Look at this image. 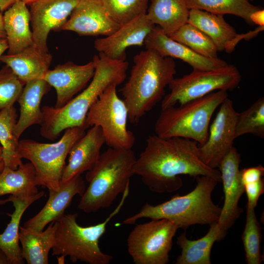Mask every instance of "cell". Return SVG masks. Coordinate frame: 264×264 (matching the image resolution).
I'll use <instances>...</instances> for the list:
<instances>
[{
    "instance_id": "836d02e7",
    "label": "cell",
    "mask_w": 264,
    "mask_h": 264,
    "mask_svg": "<svg viewBox=\"0 0 264 264\" xmlns=\"http://www.w3.org/2000/svg\"><path fill=\"white\" fill-rule=\"evenodd\" d=\"M245 134L264 137V98L260 97L243 111L238 113L236 138Z\"/></svg>"
},
{
    "instance_id": "83f0119b",
    "label": "cell",
    "mask_w": 264,
    "mask_h": 264,
    "mask_svg": "<svg viewBox=\"0 0 264 264\" xmlns=\"http://www.w3.org/2000/svg\"><path fill=\"white\" fill-rule=\"evenodd\" d=\"M187 22L207 35L215 44L218 51L224 50L237 34L235 29L225 21L223 15L221 14L191 9Z\"/></svg>"
},
{
    "instance_id": "603a6c76",
    "label": "cell",
    "mask_w": 264,
    "mask_h": 264,
    "mask_svg": "<svg viewBox=\"0 0 264 264\" xmlns=\"http://www.w3.org/2000/svg\"><path fill=\"white\" fill-rule=\"evenodd\" d=\"M4 27L8 44L7 54L18 53L34 44L30 28V15L27 5L18 0L3 15Z\"/></svg>"
},
{
    "instance_id": "ffe728a7",
    "label": "cell",
    "mask_w": 264,
    "mask_h": 264,
    "mask_svg": "<svg viewBox=\"0 0 264 264\" xmlns=\"http://www.w3.org/2000/svg\"><path fill=\"white\" fill-rule=\"evenodd\" d=\"M105 143L101 128L96 125L91 126L72 146L61 181L68 180L91 170L98 161Z\"/></svg>"
},
{
    "instance_id": "d6986e66",
    "label": "cell",
    "mask_w": 264,
    "mask_h": 264,
    "mask_svg": "<svg viewBox=\"0 0 264 264\" xmlns=\"http://www.w3.org/2000/svg\"><path fill=\"white\" fill-rule=\"evenodd\" d=\"M146 49L154 50L162 56L179 59L194 70H212L225 66L227 63L219 58H209L171 39L158 26L155 25L146 37Z\"/></svg>"
},
{
    "instance_id": "5bb4252c",
    "label": "cell",
    "mask_w": 264,
    "mask_h": 264,
    "mask_svg": "<svg viewBox=\"0 0 264 264\" xmlns=\"http://www.w3.org/2000/svg\"><path fill=\"white\" fill-rule=\"evenodd\" d=\"M146 14L120 25L110 35L96 39L94 43L95 49L110 59L125 61L127 48L143 45L146 37L155 26Z\"/></svg>"
},
{
    "instance_id": "7402d4cb",
    "label": "cell",
    "mask_w": 264,
    "mask_h": 264,
    "mask_svg": "<svg viewBox=\"0 0 264 264\" xmlns=\"http://www.w3.org/2000/svg\"><path fill=\"white\" fill-rule=\"evenodd\" d=\"M52 56L34 44L14 54L2 55L0 61L9 67L24 84L43 79L49 70Z\"/></svg>"
},
{
    "instance_id": "cb8c5ba5",
    "label": "cell",
    "mask_w": 264,
    "mask_h": 264,
    "mask_svg": "<svg viewBox=\"0 0 264 264\" xmlns=\"http://www.w3.org/2000/svg\"><path fill=\"white\" fill-rule=\"evenodd\" d=\"M50 88L43 79L30 81L24 85L17 100L20 106V114L15 126V133L19 139L28 127L42 123L43 113L41 102Z\"/></svg>"
},
{
    "instance_id": "7bdbcfd3",
    "label": "cell",
    "mask_w": 264,
    "mask_h": 264,
    "mask_svg": "<svg viewBox=\"0 0 264 264\" xmlns=\"http://www.w3.org/2000/svg\"><path fill=\"white\" fill-rule=\"evenodd\" d=\"M6 38V33L4 27L3 14L0 13V39Z\"/></svg>"
},
{
    "instance_id": "74e56055",
    "label": "cell",
    "mask_w": 264,
    "mask_h": 264,
    "mask_svg": "<svg viewBox=\"0 0 264 264\" xmlns=\"http://www.w3.org/2000/svg\"><path fill=\"white\" fill-rule=\"evenodd\" d=\"M240 178L242 184L255 182L262 178L264 168L262 165L244 168L240 170Z\"/></svg>"
},
{
    "instance_id": "30bf717a",
    "label": "cell",
    "mask_w": 264,
    "mask_h": 264,
    "mask_svg": "<svg viewBox=\"0 0 264 264\" xmlns=\"http://www.w3.org/2000/svg\"><path fill=\"white\" fill-rule=\"evenodd\" d=\"M117 87L110 85L99 96L87 114L85 126L87 128L94 125L100 127L109 147L131 149L135 138L127 129L128 110L117 95Z\"/></svg>"
},
{
    "instance_id": "9a60e30c",
    "label": "cell",
    "mask_w": 264,
    "mask_h": 264,
    "mask_svg": "<svg viewBox=\"0 0 264 264\" xmlns=\"http://www.w3.org/2000/svg\"><path fill=\"white\" fill-rule=\"evenodd\" d=\"M240 154L233 147L218 168L223 183L224 202L217 222L225 231L232 227L243 212L238 205L242 195L245 192L240 178Z\"/></svg>"
},
{
    "instance_id": "8992f818",
    "label": "cell",
    "mask_w": 264,
    "mask_h": 264,
    "mask_svg": "<svg viewBox=\"0 0 264 264\" xmlns=\"http://www.w3.org/2000/svg\"><path fill=\"white\" fill-rule=\"evenodd\" d=\"M130 185L122 194L121 199L106 220L97 224L82 226L77 222V213L64 214L57 221L55 245L53 256H68L73 263L109 264L113 257L101 250L99 240L105 233L107 225L120 211L129 194Z\"/></svg>"
},
{
    "instance_id": "f35d334b",
    "label": "cell",
    "mask_w": 264,
    "mask_h": 264,
    "mask_svg": "<svg viewBox=\"0 0 264 264\" xmlns=\"http://www.w3.org/2000/svg\"><path fill=\"white\" fill-rule=\"evenodd\" d=\"M264 29V26H258L254 30L246 34H237L233 39L228 44L224 50L228 53L231 52L237 44L242 40H249L256 36L259 32Z\"/></svg>"
},
{
    "instance_id": "8fae6325",
    "label": "cell",
    "mask_w": 264,
    "mask_h": 264,
    "mask_svg": "<svg viewBox=\"0 0 264 264\" xmlns=\"http://www.w3.org/2000/svg\"><path fill=\"white\" fill-rule=\"evenodd\" d=\"M178 225L173 221L152 220L135 225L127 238L128 252L135 264H166Z\"/></svg>"
},
{
    "instance_id": "ac0fdd59",
    "label": "cell",
    "mask_w": 264,
    "mask_h": 264,
    "mask_svg": "<svg viewBox=\"0 0 264 264\" xmlns=\"http://www.w3.org/2000/svg\"><path fill=\"white\" fill-rule=\"evenodd\" d=\"M83 177L76 176L68 180L60 181L57 190L48 189V200L40 211L27 220L24 228L34 232H41L52 221L59 220L65 214L74 196L82 197L86 190Z\"/></svg>"
},
{
    "instance_id": "484cf974",
    "label": "cell",
    "mask_w": 264,
    "mask_h": 264,
    "mask_svg": "<svg viewBox=\"0 0 264 264\" xmlns=\"http://www.w3.org/2000/svg\"><path fill=\"white\" fill-rule=\"evenodd\" d=\"M57 221H52L45 230L34 232L20 226L19 242L22 256L28 264H47L48 255L55 245Z\"/></svg>"
},
{
    "instance_id": "7dc6e473",
    "label": "cell",
    "mask_w": 264,
    "mask_h": 264,
    "mask_svg": "<svg viewBox=\"0 0 264 264\" xmlns=\"http://www.w3.org/2000/svg\"></svg>"
},
{
    "instance_id": "b9f144b4",
    "label": "cell",
    "mask_w": 264,
    "mask_h": 264,
    "mask_svg": "<svg viewBox=\"0 0 264 264\" xmlns=\"http://www.w3.org/2000/svg\"><path fill=\"white\" fill-rule=\"evenodd\" d=\"M8 49V44L6 39H0V61L3 53Z\"/></svg>"
},
{
    "instance_id": "6da1fadb",
    "label": "cell",
    "mask_w": 264,
    "mask_h": 264,
    "mask_svg": "<svg viewBox=\"0 0 264 264\" xmlns=\"http://www.w3.org/2000/svg\"><path fill=\"white\" fill-rule=\"evenodd\" d=\"M134 175L152 192L172 193L180 189L181 175L206 176L221 182V174L201 159L197 142L190 139L149 135L135 162Z\"/></svg>"
},
{
    "instance_id": "4316f807",
    "label": "cell",
    "mask_w": 264,
    "mask_h": 264,
    "mask_svg": "<svg viewBox=\"0 0 264 264\" xmlns=\"http://www.w3.org/2000/svg\"><path fill=\"white\" fill-rule=\"evenodd\" d=\"M189 10L185 0H151L146 14L169 35L188 22Z\"/></svg>"
},
{
    "instance_id": "e575fe53",
    "label": "cell",
    "mask_w": 264,
    "mask_h": 264,
    "mask_svg": "<svg viewBox=\"0 0 264 264\" xmlns=\"http://www.w3.org/2000/svg\"><path fill=\"white\" fill-rule=\"evenodd\" d=\"M111 18L119 25L146 14L149 0H100Z\"/></svg>"
},
{
    "instance_id": "d590c367",
    "label": "cell",
    "mask_w": 264,
    "mask_h": 264,
    "mask_svg": "<svg viewBox=\"0 0 264 264\" xmlns=\"http://www.w3.org/2000/svg\"><path fill=\"white\" fill-rule=\"evenodd\" d=\"M24 85L7 66L0 69V111L13 106Z\"/></svg>"
},
{
    "instance_id": "7a4b0ae2",
    "label": "cell",
    "mask_w": 264,
    "mask_h": 264,
    "mask_svg": "<svg viewBox=\"0 0 264 264\" xmlns=\"http://www.w3.org/2000/svg\"><path fill=\"white\" fill-rule=\"evenodd\" d=\"M95 64L94 75L88 86L64 106L56 108L48 106L42 108L43 121L40 133L53 140L66 129L85 126L87 114L93 104L110 85L122 84L127 77L129 63L110 59L99 53L92 59Z\"/></svg>"
},
{
    "instance_id": "1f68e13d",
    "label": "cell",
    "mask_w": 264,
    "mask_h": 264,
    "mask_svg": "<svg viewBox=\"0 0 264 264\" xmlns=\"http://www.w3.org/2000/svg\"><path fill=\"white\" fill-rule=\"evenodd\" d=\"M168 36L201 56L212 59L219 58V51L213 41L190 23L187 22Z\"/></svg>"
},
{
    "instance_id": "277c9868",
    "label": "cell",
    "mask_w": 264,
    "mask_h": 264,
    "mask_svg": "<svg viewBox=\"0 0 264 264\" xmlns=\"http://www.w3.org/2000/svg\"><path fill=\"white\" fill-rule=\"evenodd\" d=\"M196 178V186L188 194L175 195L156 205L147 203L137 213L125 219L123 223L133 224L142 218L165 219L173 221L179 228L185 230L195 224L210 225L217 222L221 208L214 203L212 193L218 182L206 176Z\"/></svg>"
},
{
    "instance_id": "8d00e7d4",
    "label": "cell",
    "mask_w": 264,
    "mask_h": 264,
    "mask_svg": "<svg viewBox=\"0 0 264 264\" xmlns=\"http://www.w3.org/2000/svg\"><path fill=\"white\" fill-rule=\"evenodd\" d=\"M243 186L248 199L246 207L255 208L260 197L264 192V178L245 184Z\"/></svg>"
},
{
    "instance_id": "52a82bcc",
    "label": "cell",
    "mask_w": 264,
    "mask_h": 264,
    "mask_svg": "<svg viewBox=\"0 0 264 264\" xmlns=\"http://www.w3.org/2000/svg\"><path fill=\"white\" fill-rule=\"evenodd\" d=\"M227 97V90H218L178 107L161 110L154 124L155 134L188 138L203 145L214 111Z\"/></svg>"
},
{
    "instance_id": "d6a6232c",
    "label": "cell",
    "mask_w": 264,
    "mask_h": 264,
    "mask_svg": "<svg viewBox=\"0 0 264 264\" xmlns=\"http://www.w3.org/2000/svg\"><path fill=\"white\" fill-rule=\"evenodd\" d=\"M246 222L242 239L248 264H260L262 261L261 242V226L258 222L255 208L246 207Z\"/></svg>"
},
{
    "instance_id": "9c48e42d",
    "label": "cell",
    "mask_w": 264,
    "mask_h": 264,
    "mask_svg": "<svg viewBox=\"0 0 264 264\" xmlns=\"http://www.w3.org/2000/svg\"><path fill=\"white\" fill-rule=\"evenodd\" d=\"M241 75L236 66L227 64L212 70H194L174 78L168 86L170 92L161 101V110L180 105L218 90H232L239 85Z\"/></svg>"
},
{
    "instance_id": "e0dca14e",
    "label": "cell",
    "mask_w": 264,
    "mask_h": 264,
    "mask_svg": "<svg viewBox=\"0 0 264 264\" xmlns=\"http://www.w3.org/2000/svg\"><path fill=\"white\" fill-rule=\"evenodd\" d=\"M120 26L109 15L100 0H80L61 30L83 36H107Z\"/></svg>"
},
{
    "instance_id": "bcb514c9",
    "label": "cell",
    "mask_w": 264,
    "mask_h": 264,
    "mask_svg": "<svg viewBox=\"0 0 264 264\" xmlns=\"http://www.w3.org/2000/svg\"><path fill=\"white\" fill-rule=\"evenodd\" d=\"M21 0L24 2L27 5H30L33 3L40 0Z\"/></svg>"
},
{
    "instance_id": "60d3db41",
    "label": "cell",
    "mask_w": 264,
    "mask_h": 264,
    "mask_svg": "<svg viewBox=\"0 0 264 264\" xmlns=\"http://www.w3.org/2000/svg\"><path fill=\"white\" fill-rule=\"evenodd\" d=\"M18 0H0V11H6Z\"/></svg>"
},
{
    "instance_id": "f1b7e54d",
    "label": "cell",
    "mask_w": 264,
    "mask_h": 264,
    "mask_svg": "<svg viewBox=\"0 0 264 264\" xmlns=\"http://www.w3.org/2000/svg\"><path fill=\"white\" fill-rule=\"evenodd\" d=\"M35 168L31 162L22 163L16 170L4 167L0 174V197L10 194L27 197L38 192Z\"/></svg>"
},
{
    "instance_id": "2e32d148",
    "label": "cell",
    "mask_w": 264,
    "mask_h": 264,
    "mask_svg": "<svg viewBox=\"0 0 264 264\" xmlns=\"http://www.w3.org/2000/svg\"><path fill=\"white\" fill-rule=\"evenodd\" d=\"M95 69L94 61L79 65L72 62L56 66L48 70L43 79L56 92L55 108L64 106L86 88L92 78Z\"/></svg>"
},
{
    "instance_id": "4dcf8cb0",
    "label": "cell",
    "mask_w": 264,
    "mask_h": 264,
    "mask_svg": "<svg viewBox=\"0 0 264 264\" xmlns=\"http://www.w3.org/2000/svg\"><path fill=\"white\" fill-rule=\"evenodd\" d=\"M189 9H197L217 14H231L252 25L250 15L260 9L248 0H185Z\"/></svg>"
},
{
    "instance_id": "3957f363",
    "label": "cell",
    "mask_w": 264,
    "mask_h": 264,
    "mask_svg": "<svg viewBox=\"0 0 264 264\" xmlns=\"http://www.w3.org/2000/svg\"><path fill=\"white\" fill-rule=\"evenodd\" d=\"M173 58L146 49L134 56L128 80L121 89L128 110V120L137 124L165 96V88L174 78Z\"/></svg>"
},
{
    "instance_id": "4fadbf2b",
    "label": "cell",
    "mask_w": 264,
    "mask_h": 264,
    "mask_svg": "<svg viewBox=\"0 0 264 264\" xmlns=\"http://www.w3.org/2000/svg\"><path fill=\"white\" fill-rule=\"evenodd\" d=\"M80 0H40L30 6L34 44L45 51L51 31L61 30Z\"/></svg>"
},
{
    "instance_id": "ab89813d",
    "label": "cell",
    "mask_w": 264,
    "mask_h": 264,
    "mask_svg": "<svg viewBox=\"0 0 264 264\" xmlns=\"http://www.w3.org/2000/svg\"><path fill=\"white\" fill-rule=\"evenodd\" d=\"M250 20L253 24L264 26V10L259 9L250 15Z\"/></svg>"
},
{
    "instance_id": "d4e9b609",
    "label": "cell",
    "mask_w": 264,
    "mask_h": 264,
    "mask_svg": "<svg viewBox=\"0 0 264 264\" xmlns=\"http://www.w3.org/2000/svg\"><path fill=\"white\" fill-rule=\"evenodd\" d=\"M207 234L196 240L187 239L185 232L177 238L176 243L181 248L180 254L176 258V264H211L212 248L216 242L224 238L227 231L222 229L218 222L210 225Z\"/></svg>"
},
{
    "instance_id": "ee69618b",
    "label": "cell",
    "mask_w": 264,
    "mask_h": 264,
    "mask_svg": "<svg viewBox=\"0 0 264 264\" xmlns=\"http://www.w3.org/2000/svg\"><path fill=\"white\" fill-rule=\"evenodd\" d=\"M0 264H9L4 252L0 249Z\"/></svg>"
},
{
    "instance_id": "44dd1931",
    "label": "cell",
    "mask_w": 264,
    "mask_h": 264,
    "mask_svg": "<svg viewBox=\"0 0 264 264\" xmlns=\"http://www.w3.org/2000/svg\"><path fill=\"white\" fill-rule=\"evenodd\" d=\"M41 191L37 194L20 197L10 195L7 198L0 200V205L11 202L14 207L12 214H7L11 217L10 222L4 231L0 234V249L5 254L9 264H23L24 260L22 256L19 245V232L22 217L27 208L34 202L44 196Z\"/></svg>"
},
{
    "instance_id": "ba28073f",
    "label": "cell",
    "mask_w": 264,
    "mask_h": 264,
    "mask_svg": "<svg viewBox=\"0 0 264 264\" xmlns=\"http://www.w3.org/2000/svg\"><path fill=\"white\" fill-rule=\"evenodd\" d=\"M87 129L75 127L66 129L55 143H40L30 139L19 140L18 153L22 158L30 161L36 172L38 185L57 190L66 165V159L74 143Z\"/></svg>"
},
{
    "instance_id": "f6af8a7d",
    "label": "cell",
    "mask_w": 264,
    "mask_h": 264,
    "mask_svg": "<svg viewBox=\"0 0 264 264\" xmlns=\"http://www.w3.org/2000/svg\"><path fill=\"white\" fill-rule=\"evenodd\" d=\"M4 168V162L2 157V148L0 146V174Z\"/></svg>"
},
{
    "instance_id": "7c38bea8",
    "label": "cell",
    "mask_w": 264,
    "mask_h": 264,
    "mask_svg": "<svg viewBox=\"0 0 264 264\" xmlns=\"http://www.w3.org/2000/svg\"><path fill=\"white\" fill-rule=\"evenodd\" d=\"M238 113L228 97L220 106L216 117L209 126L205 143L198 146L200 158L208 166L219 168L233 147Z\"/></svg>"
},
{
    "instance_id": "f546056e",
    "label": "cell",
    "mask_w": 264,
    "mask_h": 264,
    "mask_svg": "<svg viewBox=\"0 0 264 264\" xmlns=\"http://www.w3.org/2000/svg\"><path fill=\"white\" fill-rule=\"evenodd\" d=\"M17 114L14 106L0 111V143L4 167L16 170L22 162L18 153L19 139L15 133Z\"/></svg>"
},
{
    "instance_id": "5b68a950",
    "label": "cell",
    "mask_w": 264,
    "mask_h": 264,
    "mask_svg": "<svg viewBox=\"0 0 264 264\" xmlns=\"http://www.w3.org/2000/svg\"><path fill=\"white\" fill-rule=\"evenodd\" d=\"M136 158L132 149L109 147L101 153L94 166L87 172L88 186L78 208L89 213L110 207L130 185Z\"/></svg>"
}]
</instances>
